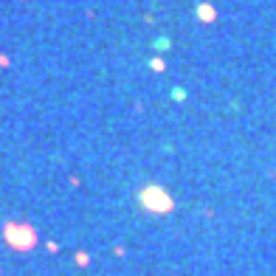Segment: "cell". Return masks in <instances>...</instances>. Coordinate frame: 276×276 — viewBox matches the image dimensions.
Masks as SVG:
<instances>
[{"label":"cell","instance_id":"6da1fadb","mask_svg":"<svg viewBox=\"0 0 276 276\" xmlns=\"http://www.w3.org/2000/svg\"><path fill=\"white\" fill-rule=\"evenodd\" d=\"M197 11H200V20H211V17H214V11H211V6H200Z\"/></svg>","mask_w":276,"mask_h":276}]
</instances>
